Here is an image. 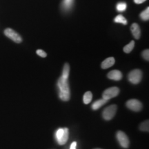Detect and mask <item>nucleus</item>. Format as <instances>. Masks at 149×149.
Returning a JSON list of instances; mask_svg holds the SVG:
<instances>
[{"label": "nucleus", "mask_w": 149, "mask_h": 149, "mask_svg": "<svg viewBox=\"0 0 149 149\" xmlns=\"http://www.w3.org/2000/svg\"><path fill=\"white\" fill-rule=\"evenodd\" d=\"M114 21L115 22H116V23H120L124 24V25H126V24H127V20H126L125 17L123 15H117L116 17L115 18Z\"/></svg>", "instance_id": "16"}, {"label": "nucleus", "mask_w": 149, "mask_h": 149, "mask_svg": "<svg viewBox=\"0 0 149 149\" xmlns=\"http://www.w3.org/2000/svg\"><path fill=\"white\" fill-rule=\"evenodd\" d=\"M95 149H101V148H95Z\"/></svg>", "instance_id": "25"}, {"label": "nucleus", "mask_w": 149, "mask_h": 149, "mask_svg": "<svg viewBox=\"0 0 149 149\" xmlns=\"http://www.w3.org/2000/svg\"><path fill=\"white\" fill-rule=\"evenodd\" d=\"M140 17L144 21H148L149 19V8H146V10H144L140 14Z\"/></svg>", "instance_id": "18"}, {"label": "nucleus", "mask_w": 149, "mask_h": 149, "mask_svg": "<svg viewBox=\"0 0 149 149\" xmlns=\"http://www.w3.org/2000/svg\"><path fill=\"white\" fill-rule=\"evenodd\" d=\"M117 107L116 105H111L104 110L102 116L106 120H111L114 117L117 112Z\"/></svg>", "instance_id": "4"}, {"label": "nucleus", "mask_w": 149, "mask_h": 149, "mask_svg": "<svg viewBox=\"0 0 149 149\" xmlns=\"http://www.w3.org/2000/svg\"><path fill=\"white\" fill-rule=\"evenodd\" d=\"M126 104L128 109L135 112L140 111L142 109V104L137 100H130Z\"/></svg>", "instance_id": "8"}, {"label": "nucleus", "mask_w": 149, "mask_h": 149, "mask_svg": "<svg viewBox=\"0 0 149 149\" xmlns=\"http://www.w3.org/2000/svg\"><path fill=\"white\" fill-rule=\"evenodd\" d=\"M36 53L37 55L42 57H46V56H47V54H46V53H45V52L43 51V50H40V49L37 50V51H36Z\"/></svg>", "instance_id": "22"}, {"label": "nucleus", "mask_w": 149, "mask_h": 149, "mask_svg": "<svg viewBox=\"0 0 149 149\" xmlns=\"http://www.w3.org/2000/svg\"><path fill=\"white\" fill-rule=\"evenodd\" d=\"M116 137L120 146L124 148H128L130 145V141L126 133L122 131H118L116 134Z\"/></svg>", "instance_id": "5"}, {"label": "nucleus", "mask_w": 149, "mask_h": 149, "mask_svg": "<svg viewBox=\"0 0 149 149\" xmlns=\"http://www.w3.org/2000/svg\"><path fill=\"white\" fill-rule=\"evenodd\" d=\"M146 1V0H134V2L135 3H137V4H140V3H144Z\"/></svg>", "instance_id": "24"}, {"label": "nucleus", "mask_w": 149, "mask_h": 149, "mask_svg": "<svg viewBox=\"0 0 149 149\" xmlns=\"http://www.w3.org/2000/svg\"><path fill=\"white\" fill-rule=\"evenodd\" d=\"M126 4L125 3H120L117 6V9L119 11H124L126 10Z\"/></svg>", "instance_id": "20"}, {"label": "nucleus", "mask_w": 149, "mask_h": 149, "mask_svg": "<svg viewBox=\"0 0 149 149\" xmlns=\"http://www.w3.org/2000/svg\"><path fill=\"white\" fill-rule=\"evenodd\" d=\"M149 122L148 120L144 121V122H142L139 126V129L142 131H146L148 132L149 131Z\"/></svg>", "instance_id": "17"}, {"label": "nucleus", "mask_w": 149, "mask_h": 149, "mask_svg": "<svg viewBox=\"0 0 149 149\" xmlns=\"http://www.w3.org/2000/svg\"><path fill=\"white\" fill-rule=\"evenodd\" d=\"M142 57L145 60L148 61L149 60V51L148 49L144 50V51L142 52Z\"/></svg>", "instance_id": "21"}, {"label": "nucleus", "mask_w": 149, "mask_h": 149, "mask_svg": "<svg viewBox=\"0 0 149 149\" xmlns=\"http://www.w3.org/2000/svg\"><path fill=\"white\" fill-rule=\"evenodd\" d=\"M70 72V66L68 63L65 64L64 66V68H63L62 71V75L61 77L65 78V79H68V76H69Z\"/></svg>", "instance_id": "13"}, {"label": "nucleus", "mask_w": 149, "mask_h": 149, "mask_svg": "<svg viewBox=\"0 0 149 149\" xmlns=\"http://www.w3.org/2000/svg\"><path fill=\"white\" fill-rule=\"evenodd\" d=\"M69 130L67 128H60L56 130L55 133V139L59 145L66 144L68 139Z\"/></svg>", "instance_id": "2"}, {"label": "nucleus", "mask_w": 149, "mask_h": 149, "mask_svg": "<svg viewBox=\"0 0 149 149\" xmlns=\"http://www.w3.org/2000/svg\"><path fill=\"white\" fill-rule=\"evenodd\" d=\"M4 35L7 37H8L9 39H10L11 40H13L15 43H17V44H19V43H21L22 42V37L20 36L16 31H15L14 30H13L12 29H9V28H8V29H5Z\"/></svg>", "instance_id": "7"}, {"label": "nucleus", "mask_w": 149, "mask_h": 149, "mask_svg": "<svg viewBox=\"0 0 149 149\" xmlns=\"http://www.w3.org/2000/svg\"><path fill=\"white\" fill-rule=\"evenodd\" d=\"M108 101L109 100H104V99H101V100H98L95 101L92 104V109L93 110H97L100 109V108H101L102 106L104 105L105 104H107Z\"/></svg>", "instance_id": "12"}, {"label": "nucleus", "mask_w": 149, "mask_h": 149, "mask_svg": "<svg viewBox=\"0 0 149 149\" xmlns=\"http://www.w3.org/2000/svg\"><path fill=\"white\" fill-rule=\"evenodd\" d=\"M57 86L59 89V96L62 101L67 102L70 100V87L68 79L60 77L57 81Z\"/></svg>", "instance_id": "1"}, {"label": "nucleus", "mask_w": 149, "mask_h": 149, "mask_svg": "<svg viewBox=\"0 0 149 149\" xmlns=\"http://www.w3.org/2000/svg\"><path fill=\"white\" fill-rule=\"evenodd\" d=\"M119 93H120V89L117 87H111V88H107V90L104 91L103 94H102V98L104 100H109L117 97Z\"/></svg>", "instance_id": "6"}, {"label": "nucleus", "mask_w": 149, "mask_h": 149, "mask_svg": "<svg viewBox=\"0 0 149 149\" xmlns=\"http://www.w3.org/2000/svg\"><path fill=\"white\" fill-rule=\"evenodd\" d=\"M130 31L133 33V37H135L136 40H139L141 36V30L140 27L137 24L134 23L132 24L131 27H130Z\"/></svg>", "instance_id": "10"}, {"label": "nucleus", "mask_w": 149, "mask_h": 149, "mask_svg": "<svg viewBox=\"0 0 149 149\" xmlns=\"http://www.w3.org/2000/svg\"><path fill=\"white\" fill-rule=\"evenodd\" d=\"M72 3H73V0H64L63 1L64 8L68 9L72 5Z\"/></svg>", "instance_id": "19"}, {"label": "nucleus", "mask_w": 149, "mask_h": 149, "mask_svg": "<svg viewBox=\"0 0 149 149\" xmlns=\"http://www.w3.org/2000/svg\"><path fill=\"white\" fill-rule=\"evenodd\" d=\"M93 99V94L92 93L90 92V91H88V92L85 93L83 97V101L84 103L85 104H88L90 103Z\"/></svg>", "instance_id": "14"}, {"label": "nucleus", "mask_w": 149, "mask_h": 149, "mask_svg": "<svg viewBox=\"0 0 149 149\" xmlns=\"http://www.w3.org/2000/svg\"><path fill=\"white\" fill-rule=\"evenodd\" d=\"M108 78L110 79L115 80V81H119L122 79V73L120 70H113L110 71L107 74Z\"/></svg>", "instance_id": "9"}, {"label": "nucleus", "mask_w": 149, "mask_h": 149, "mask_svg": "<svg viewBox=\"0 0 149 149\" xmlns=\"http://www.w3.org/2000/svg\"><path fill=\"white\" fill-rule=\"evenodd\" d=\"M115 59L114 57H109V58L106 59L102 63V68L103 69H107V68H110V67L113 66L115 64Z\"/></svg>", "instance_id": "11"}, {"label": "nucleus", "mask_w": 149, "mask_h": 149, "mask_svg": "<svg viewBox=\"0 0 149 149\" xmlns=\"http://www.w3.org/2000/svg\"><path fill=\"white\" fill-rule=\"evenodd\" d=\"M77 148V142L76 141H73L71 144H70L69 149H76Z\"/></svg>", "instance_id": "23"}, {"label": "nucleus", "mask_w": 149, "mask_h": 149, "mask_svg": "<svg viewBox=\"0 0 149 149\" xmlns=\"http://www.w3.org/2000/svg\"><path fill=\"white\" fill-rule=\"evenodd\" d=\"M142 78V72L139 69H135L129 72L128 75V79L130 82L133 84H137L141 81Z\"/></svg>", "instance_id": "3"}, {"label": "nucleus", "mask_w": 149, "mask_h": 149, "mask_svg": "<svg viewBox=\"0 0 149 149\" xmlns=\"http://www.w3.org/2000/svg\"><path fill=\"white\" fill-rule=\"evenodd\" d=\"M134 46H135V42L134 41H131L129 44L124 46V48H123V51L126 53H130V52L133 51Z\"/></svg>", "instance_id": "15"}]
</instances>
